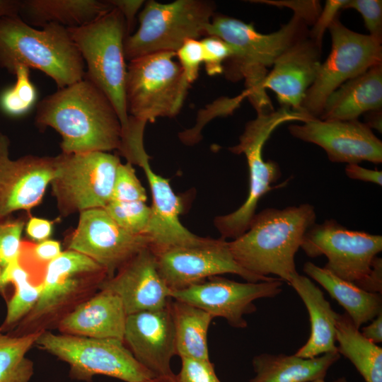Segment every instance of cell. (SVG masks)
Listing matches in <instances>:
<instances>
[{"label":"cell","mask_w":382,"mask_h":382,"mask_svg":"<svg viewBox=\"0 0 382 382\" xmlns=\"http://www.w3.org/2000/svg\"><path fill=\"white\" fill-rule=\"evenodd\" d=\"M35 124L62 137L64 154L120 151L122 128L112 104L86 78L50 94L36 104Z\"/></svg>","instance_id":"6da1fadb"},{"label":"cell","mask_w":382,"mask_h":382,"mask_svg":"<svg viewBox=\"0 0 382 382\" xmlns=\"http://www.w3.org/2000/svg\"><path fill=\"white\" fill-rule=\"evenodd\" d=\"M308 25L296 15L278 30L263 34L252 24L215 13L207 36H217L231 46L232 55L224 62L223 73L233 82L244 80L246 98L257 113H261L274 110L263 87L269 69L286 49L308 36Z\"/></svg>","instance_id":"7a4b0ae2"},{"label":"cell","mask_w":382,"mask_h":382,"mask_svg":"<svg viewBox=\"0 0 382 382\" xmlns=\"http://www.w3.org/2000/svg\"><path fill=\"white\" fill-rule=\"evenodd\" d=\"M316 219L313 206L307 203L265 209L253 216L244 233L228 242L230 251L246 271L274 274L288 283L297 273L295 255Z\"/></svg>","instance_id":"3957f363"},{"label":"cell","mask_w":382,"mask_h":382,"mask_svg":"<svg viewBox=\"0 0 382 382\" xmlns=\"http://www.w3.org/2000/svg\"><path fill=\"white\" fill-rule=\"evenodd\" d=\"M18 66L37 69L58 88L84 78L85 64L67 28L54 23L38 29L18 16L0 18V67L13 74Z\"/></svg>","instance_id":"277c9868"},{"label":"cell","mask_w":382,"mask_h":382,"mask_svg":"<svg viewBox=\"0 0 382 382\" xmlns=\"http://www.w3.org/2000/svg\"><path fill=\"white\" fill-rule=\"evenodd\" d=\"M108 278L106 270L89 257L73 250L62 251L45 270L37 303L10 334L23 335L57 328Z\"/></svg>","instance_id":"5b68a950"},{"label":"cell","mask_w":382,"mask_h":382,"mask_svg":"<svg viewBox=\"0 0 382 382\" xmlns=\"http://www.w3.org/2000/svg\"><path fill=\"white\" fill-rule=\"evenodd\" d=\"M67 30L83 59L86 68L84 77L110 100L120 118L122 134L125 133L129 125L124 50L128 34L123 15L113 7L89 24Z\"/></svg>","instance_id":"8992f818"},{"label":"cell","mask_w":382,"mask_h":382,"mask_svg":"<svg viewBox=\"0 0 382 382\" xmlns=\"http://www.w3.org/2000/svg\"><path fill=\"white\" fill-rule=\"evenodd\" d=\"M313 117L289 108L281 107L269 112L257 113L254 120L247 122L239 142L228 149L235 154L245 155L249 173V189L244 203L234 212L216 216L214 224L221 238L236 239L248 229L255 214L260 199L273 190L272 184L281 175L278 163L265 161L262 156L264 144L282 124L299 121L305 122Z\"/></svg>","instance_id":"52a82bcc"},{"label":"cell","mask_w":382,"mask_h":382,"mask_svg":"<svg viewBox=\"0 0 382 382\" xmlns=\"http://www.w3.org/2000/svg\"><path fill=\"white\" fill-rule=\"evenodd\" d=\"M214 11V3L209 1H148L139 13L138 29L125 38L126 61L158 52H176L186 40L207 36Z\"/></svg>","instance_id":"ba28073f"},{"label":"cell","mask_w":382,"mask_h":382,"mask_svg":"<svg viewBox=\"0 0 382 382\" xmlns=\"http://www.w3.org/2000/svg\"><path fill=\"white\" fill-rule=\"evenodd\" d=\"M175 58V52H162L129 62L125 98L129 117L147 123L180 112L190 83Z\"/></svg>","instance_id":"9c48e42d"},{"label":"cell","mask_w":382,"mask_h":382,"mask_svg":"<svg viewBox=\"0 0 382 382\" xmlns=\"http://www.w3.org/2000/svg\"><path fill=\"white\" fill-rule=\"evenodd\" d=\"M35 345L69 366L72 378L89 381L96 375L125 382H144L154 376L141 365L123 340L40 332Z\"/></svg>","instance_id":"30bf717a"},{"label":"cell","mask_w":382,"mask_h":382,"mask_svg":"<svg viewBox=\"0 0 382 382\" xmlns=\"http://www.w3.org/2000/svg\"><path fill=\"white\" fill-rule=\"evenodd\" d=\"M120 163L117 156L105 151L55 156L50 185L59 213L66 216L104 208L111 199Z\"/></svg>","instance_id":"8fae6325"},{"label":"cell","mask_w":382,"mask_h":382,"mask_svg":"<svg viewBox=\"0 0 382 382\" xmlns=\"http://www.w3.org/2000/svg\"><path fill=\"white\" fill-rule=\"evenodd\" d=\"M331 51L302 103L305 114L319 118L328 96L346 81L382 63V40L356 33L337 17L328 28Z\"/></svg>","instance_id":"7c38bea8"},{"label":"cell","mask_w":382,"mask_h":382,"mask_svg":"<svg viewBox=\"0 0 382 382\" xmlns=\"http://www.w3.org/2000/svg\"><path fill=\"white\" fill-rule=\"evenodd\" d=\"M301 248L311 257L325 255V269L364 289L374 260L382 250V236L349 230L328 219L307 231Z\"/></svg>","instance_id":"4fadbf2b"},{"label":"cell","mask_w":382,"mask_h":382,"mask_svg":"<svg viewBox=\"0 0 382 382\" xmlns=\"http://www.w3.org/2000/svg\"><path fill=\"white\" fill-rule=\"evenodd\" d=\"M158 272L171 291H178L224 274H234L246 282L269 281L242 268L234 260L228 241L205 238L195 244L170 247L154 253Z\"/></svg>","instance_id":"5bb4252c"},{"label":"cell","mask_w":382,"mask_h":382,"mask_svg":"<svg viewBox=\"0 0 382 382\" xmlns=\"http://www.w3.org/2000/svg\"><path fill=\"white\" fill-rule=\"evenodd\" d=\"M283 281L238 282L214 276L185 289L171 291L173 299L188 303L209 313L214 318H222L233 328L248 326L244 316L256 311L254 301L274 298L282 291Z\"/></svg>","instance_id":"9a60e30c"},{"label":"cell","mask_w":382,"mask_h":382,"mask_svg":"<svg viewBox=\"0 0 382 382\" xmlns=\"http://www.w3.org/2000/svg\"><path fill=\"white\" fill-rule=\"evenodd\" d=\"M150 245L148 236L127 231L103 208H97L79 214L78 225L68 238L67 249L96 261L106 270L110 278Z\"/></svg>","instance_id":"2e32d148"},{"label":"cell","mask_w":382,"mask_h":382,"mask_svg":"<svg viewBox=\"0 0 382 382\" xmlns=\"http://www.w3.org/2000/svg\"><path fill=\"white\" fill-rule=\"evenodd\" d=\"M288 129L294 137L320 146L332 162H382L381 141L358 120L312 118L301 125H291Z\"/></svg>","instance_id":"e0dca14e"},{"label":"cell","mask_w":382,"mask_h":382,"mask_svg":"<svg viewBox=\"0 0 382 382\" xmlns=\"http://www.w3.org/2000/svg\"><path fill=\"white\" fill-rule=\"evenodd\" d=\"M9 145L8 138L0 133V216L37 206L55 170V156L27 155L12 160Z\"/></svg>","instance_id":"ac0fdd59"},{"label":"cell","mask_w":382,"mask_h":382,"mask_svg":"<svg viewBox=\"0 0 382 382\" xmlns=\"http://www.w3.org/2000/svg\"><path fill=\"white\" fill-rule=\"evenodd\" d=\"M123 342L136 360L154 377L175 375V333L168 304L166 308L127 315Z\"/></svg>","instance_id":"d6986e66"},{"label":"cell","mask_w":382,"mask_h":382,"mask_svg":"<svg viewBox=\"0 0 382 382\" xmlns=\"http://www.w3.org/2000/svg\"><path fill=\"white\" fill-rule=\"evenodd\" d=\"M99 289L117 295L127 315L166 308L171 291L161 276L155 253L148 247L106 279Z\"/></svg>","instance_id":"ffe728a7"},{"label":"cell","mask_w":382,"mask_h":382,"mask_svg":"<svg viewBox=\"0 0 382 382\" xmlns=\"http://www.w3.org/2000/svg\"><path fill=\"white\" fill-rule=\"evenodd\" d=\"M321 53L322 48L308 35L297 40L274 61L264 88L276 94L281 107L304 113L302 103L318 76Z\"/></svg>","instance_id":"44dd1931"},{"label":"cell","mask_w":382,"mask_h":382,"mask_svg":"<svg viewBox=\"0 0 382 382\" xmlns=\"http://www.w3.org/2000/svg\"><path fill=\"white\" fill-rule=\"evenodd\" d=\"M127 317L120 298L99 289L68 313L57 328L66 335L123 340Z\"/></svg>","instance_id":"7402d4cb"},{"label":"cell","mask_w":382,"mask_h":382,"mask_svg":"<svg viewBox=\"0 0 382 382\" xmlns=\"http://www.w3.org/2000/svg\"><path fill=\"white\" fill-rule=\"evenodd\" d=\"M288 283L306 307L311 324L308 340L294 354L308 359L338 352L335 330L338 313L333 311L323 291L308 277L298 272L292 276Z\"/></svg>","instance_id":"603a6c76"},{"label":"cell","mask_w":382,"mask_h":382,"mask_svg":"<svg viewBox=\"0 0 382 382\" xmlns=\"http://www.w3.org/2000/svg\"><path fill=\"white\" fill-rule=\"evenodd\" d=\"M382 107V63L338 87L327 98L320 120H353Z\"/></svg>","instance_id":"cb8c5ba5"},{"label":"cell","mask_w":382,"mask_h":382,"mask_svg":"<svg viewBox=\"0 0 382 382\" xmlns=\"http://www.w3.org/2000/svg\"><path fill=\"white\" fill-rule=\"evenodd\" d=\"M112 8L108 0H21L18 16L36 28L54 23L69 29L89 24Z\"/></svg>","instance_id":"d4e9b609"},{"label":"cell","mask_w":382,"mask_h":382,"mask_svg":"<svg viewBox=\"0 0 382 382\" xmlns=\"http://www.w3.org/2000/svg\"><path fill=\"white\" fill-rule=\"evenodd\" d=\"M340 358L338 352L308 359L295 354L262 353L252 360L255 375L249 382H308L324 378Z\"/></svg>","instance_id":"484cf974"},{"label":"cell","mask_w":382,"mask_h":382,"mask_svg":"<svg viewBox=\"0 0 382 382\" xmlns=\"http://www.w3.org/2000/svg\"><path fill=\"white\" fill-rule=\"evenodd\" d=\"M303 270L345 308L358 329L382 313L381 294L362 289L311 262H306Z\"/></svg>","instance_id":"4316f807"},{"label":"cell","mask_w":382,"mask_h":382,"mask_svg":"<svg viewBox=\"0 0 382 382\" xmlns=\"http://www.w3.org/2000/svg\"><path fill=\"white\" fill-rule=\"evenodd\" d=\"M168 308L174 328L176 355L180 358L210 360L207 335L214 318L197 306L172 298Z\"/></svg>","instance_id":"83f0119b"},{"label":"cell","mask_w":382,"mask_h":382,"mask_svg":"<svg viewBox=\"0 0 382 382\" xmlns=\"http://www.w3.org/2000/svg\"><path fill=\"white\" fill-rule=\"evenodd\" d=\"M337 352L348 359L366 382H382V348L365 338L344 313L335 323Z\"/></svg>","instance_id":"f1b7e54d"},{"label":"cell","mask_w":382,"mask_h":382,"mask_svg":"<svg viewBox=\"0 0 382 382\" xmlns=\"http://www.w3.org/2000/svg\"><path fill=\"white\" fill-rule=\"evenodd\" d=\"M8 284L14 286V292L6 304V313L0 330L5 332L13 330L30 313L37 303L41 284L31 282L29 273L16 260L2 269L0 291Z\"/></svg>","instance_id":"f546056e"},{"label":"cell","mask_w":382,"mask_h":382,"mask_svg":"<svg viewBox=\"0 0 382 382\" xmlns=\"http://www.w3.org/2000/svg\"><path fill=\"white\" fill-rule=\"evenodd\" d=\"M39 334L13 335L0 330V382H30L34 367L26 355Z\"/></svg>","instance_id":"4dcf8cb0"},{"label":"cell","mask_w":382,"mask_h":382,"mask_svg":"<svg viewBox=\"0 0 382 382\" xmlns=\"http://www.w3.org/2000/svg\"><path fill=\"white\" fill-rule=\"evenodd\" d=\"M16 83L0 95V108L11 117H20L28 113L36 104L37 93L30 79V69L18 66L13 72Z\"/></svg>","instance_id":"1f68e13d"},{"label":"cell","mask_w":382,"mask_h":382,"mask_svg":"<svg viewBox=\"0 0 382 382\" xmlns=\"http://www.w3.org/2000/svg\"><path fill=\"white\" fill-rule=\"evenodd\" d=\"M103 209L114 221L127 231L146 236L151 217V207L146 204V202L110 201Z\"/></svg>","instance_id":"d6a6232c"},{"label":"cell","mask_w":382,"mask_h":382,"mask_svg":"<svg viewBox=\"0 0 382 382\" xmlns=\"http://www.w3.org/2000/svg\"><path fill=\"white\" fill-rule=\"evenodd\" d=\"M60 243L47 239L37 243L22 241L18 262L29 273L30 278L37 269L42 277L47 265L62 253Z\"/></svg>","instance_id":"836d02e7"},{"label":"cell","mask_w":382,"mask_h":382,"mask_svg":"<svg viewBox=\"0 0 382 382\" xmlns=\"http://www.w3.org/2000/svg\"><path fill=\"white\" fill-rule=\"evenodd\" d=\"M144 187L137 178L132 164L120 163L114 184L110 201L118 202H146Z\"/></svg>","instance_id":"e575fe53"},{"label":"cell","mask_w":382,"mask_h":382,"mask_svg":"<svg viewBox=\"0 0 382 382\" xmlns=\"http://www.w3.org/2000/svg\"><path fill=\"white\" fill-rule=\"evenodd\" d=\"M25 221L9 216H0V266L2 269L17 260Z\"/></svg>","instance_id":"d590c367"},{"label":"cell","mask_w":382,"mask_h":382,"mask_svg":"<svg viewBox=\"0 0 382 382\" xmlns=\"http://www.w3.org/2000/svg\"><path fill=\"white\" fill-rule=\"evenodd\" d=\"M245 98L246 95L243 91L236 97L225 98L217 100L214 108L212 106L214 111H209V114L199 116L197 122L192 129H187L179 134L180 139L186 145H193L197 143L202 139L201 131L209 120L217 116H226L231 114Z\"/></svg>","instance_id":"8d00e7d4"},{"label":"cell","mask_w":382,"mask_h":382,"mask_svg":"<svg viewBox=\"0 0 382 382\" xmlns=\"http://www.w3.org/2000/svg\"><path fill=\"white\" fill-rule=\"evenodd\" d=\"M203 49V63L209 76L221 74L224 62L232 55L231 46L215 35H207L200 40Z\"/></svg>","instance_id":"74e56055"},{"label":"cell","mask_w":382,"mask_h":382,"mask_svg":"<svg viewBox=\"0 0 382 382\" xmlns=\"http://www.w3.org/2000/svg\"><path fill=\"white\" fill-rule=\"evenodd\" d=\"M175 57L189 83L197 80L203 63V49L200 40L187 39L175 52Z\"/></svg>","instance_id":"f35d334b"},{"label":"cell","mask_w":382,"mask_h":382,"mask_svg":"<svg viewBox=\"0 0 382 382\" xmlns=\"http://www.w3.org/2000/svg\"><path fill=\"white\" fill-rule=\"evenodd\" d=\"M352 8L363 18L369 35L382 40V1L381 0H347L343 9Z\"/></svg>","instance_id":"ab89813d"},{"label":"cell","mask_w":382,"mask_h":382,"mask_svg":"<svg viewBox=\"0 0 382 382\" xmlns=\"http://www.w3.org/2000/svg\"><path fill=\"white\" fill-rule=\"evenodd\" d=\"M181 359V368L176 374L177 382H222L216 376L210 360Z\"/></svg>","instance_id":"60d3db41"},{"label":"cell","mask_w":382,"mask_h":382,"mask_svg":"<svg viewBox=\"0 0 382 382\" xmlns=\"http://www.w3.org/2000/svg\"><path fill=\"white\" fill-rule=\"evenodd\" d=\"M250 2L291 8L294 15L299 17L308 26L315 23L323 8L320 1L316 0H256Z\"/></svg>","instance_id":"b9f144b4"},{"label":"cell","mask_w":382,"mask_h":382,"mask_svg":"<svg viewBox=\"0 0 382 382\" xmlns=\"http://www.w3.org/2000/svg\"><path fill=\"white\" fill-rule=\"evenodd\" d=\"M347 0H327L311 30L308 37L322 48L323 35L333 21L339 16Z\"/></svg>","instance_id":"7bdbcfd3"},{"label":"cell","mask_w":382,"mask_h":382,"mask_svg":"<svg viewBox=\"0 0 382 382\" xmlns=\"http://www.w3.org/2000/svg\"><path fill=\"white\" fill-rule=\"evenodd\" d=\"M108 1L123 15L126 22L127 34L129 35L135 23L136 14L144 4V1L108 0Z\"/></svg>","instance_id":"ee69618b"},{"label":"cell","mask_w":382,"mask_h":382,"mask_svg":"<svg viewBox=\"0 0 382 382\" xmlns=\"http://www.w3.org/2000/svg\"><path fill=\"white\" fill-rule=\"evenodd\" d=\"M27 234L35 241L47 240L52 231V222L38 217H30L26 223Z\"/></svg>","instance_id":"f6af8a7d"},{"label":"cell","mask_w":382,"mask_h":382,"mask_svg":"<svg viewBox=\"0 0 382 382\" xmlns=\"http://www.w3.org/2000/svg\"><path fill=\"white\" fill-rule=\"evenodd\" d=\"M345 173L351 179L369 182L380 186L382 184L381 170H370L353 163L346 166Z\"/></svg>","instance_id":"bcb514c9"},{"label":"cell","mask_w":382,"mask_h":382,"mask_svg":"<svg viewBox=\"0 0 382 382\" xmlns=\"http://www.w3.org/2000/svg\"><path fill=\"white\" fill-rule=\"evenodd\" d=\"M364 289L373 293L382 291V259L376 257L373 262L372 271L366 282Z\"/></svg>","instance_id":"7dc6e473"},{"label":"cell","mask_w":382,"mask_h":382,"mask_svg":"<svg viewBox=\"0 0 382 382\" xmlns=\"http://www.w3.org/2000/svg\"><path fill=\"white\" fill-rule=\"evenodd\" d=\"M361 333L369 341L378 344L382 342V313L371 320V323L361 328Z\"/></svg>","instance_id":"c3c4849f"},{"label":"cell","mask_w":382,"mask_h":382,"mask_svg":"<svg viewBox=\"0 0 382 382\" xmlns=\"http://www.w3.org/2000/svg\"><path fill=\"white\" fill-rule=\"evenodd\" d=\"M21 0H0V18L18 16Z\"/></svg>","instance_id":"681fc988"},{"label":"cell","mask_w":382,"mask_h":382,"mask_svg":"<svg viewBox=\"0 0 382 382\" xmlns=\"http://www.w3.org/2000/svg\"><path fill=\"white\" fill-rule=\"evenodd\" d=\"M364 124L371 129H375L380 133L382 132L381 109L366 112Z\"/></svg>","instance_id":"f907efd6"},{"label":"cell","mask_w":382,"mask_h":382,"mask_svg":"<svg viewBox=\"0 0 382 382\" xmlns=\"http://www.w3.org/2000/svg\"><path fill=\"white\" fill-rule=\"evenodd\" d=\"M144 382H177L175 374L171 376L153 377Z\"/></svg>","instance_id":"816d5d0a"},{"label":"cell","mask_w":382,"mask_h":382,"mask_svg":"<svg viewBox=\"0 0 382 382\" xmlns=\"http://www.w3.org/2000/svg\"><path fill=\"white\" fill-rule=\"evenodd\" d=\"M332 382H347V379L344 377L339 378Z\"/></svg>","instance_id":"f5cc1de1"},{"label":"cell","mask_w":382,"mask_h":382,"mask_svg":"<svg viewBox=\"0 0 382 382\" xmlns=\"http://www.w3.org/2000/svg\"><path fill=\"white\" fill-rule=\"evenodd\" d=\"M308 382H325L324 378H319V379H316V380H314V381H308Z\"/></svg>","instance_id":"db71d44e"},{"label":"cell","mask_w":382,"mask_h":382,"mask_svg":"<svg viewBox=\"0 0 382 382\" xmlns=\"http://www.w3.org/2000/svg\"><path fill=\"white\" fill-rule=\"evenodd\" d=\"M1 272H2V268H1V267L0 266V277H1Z\"/></svg>","instance_id":"11a10c76"}]
</instances>
